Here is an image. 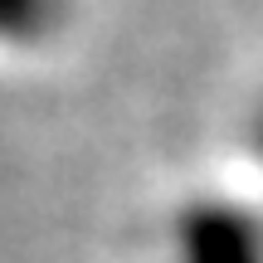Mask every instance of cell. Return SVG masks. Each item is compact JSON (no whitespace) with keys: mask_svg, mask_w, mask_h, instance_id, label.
<instances>
[{"mask_svg":"<svg viewBox=\"0 0 263 263\" xmlns=\"http://www.w3.org/2000/svg\"><path fill=\"white\" fill-rule=\"evenodd\" d=\"M68 20V0H0V39L39 44Z\"/></svg>","mask_w":263,"mask_h":263,"instance_id":"obj_2","label":"cell"},{"mask_svg":"<svg viewBox=\"0 0 263 263\" xmlns=\"http://www.w3.org/2000/svg\"><path fill=\"white\" fill-rule=\"evenodd\" d=\"M254 146H258V161H263V112H258V122H254Z\"/></svg>","mask_w":263,"mask_h":263,"instance_id":"obj_3","label":"cell"},{"mask_svg":"<svg viewBox=\"0 0 263 263\" xmlns=\"http://www.w3.org/2000/svg\"><path fill=\"white\" fill-rule=\"evenodd\" d=\"M166 263H263V219L229 200H200L171 224Z\"/></svg>","mask_w":263,"mask_h":263,"instance_id":"obj_1","label":"cell"}]
</instances>
